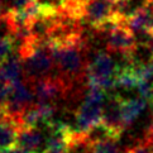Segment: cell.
Listing matches in <instances>:
<instances>
[{"label": "cell", "mask_w": 153, "mask_h": 153, "mask_svg": "<svg viewBox=\"0 0 153 153\" xmlns=\"http://www.w3.org/2000/svg\"><path fill=\"white\" fill-rule=\"evenodd\" d=\"M56 74L75 90H79L86 80L89 58V46L85 38L50 46Z\"/></svg>", "instance_id": "obj_1"}, {"label": "cell", "mask_w": 153, "mask_h": 153, "mask_svg": "<svg viewBox=\"0 0 153 153\" xmlns=\"http://www.w3.org/2000/svg\"><path fill=\"white\" fill-rule=\"evenodd\" d=\"M108 97V91L97 86L86 85V91L84 94L82 101L75 114V129L79 134L90 138L92 130L100 127L104 106H105Z\"/></svg>", "instance_id": "obj_2"}, {"label": "cell", "mask_w": 153, "mask_h": 153, "mask_svg": "<svg viewBox=\"0 0 153 153\" xmlns=\"http://www.w3.org/2000/svg\"><path fill=\"white\" fill-rule=\"evenodd\" d=\"M80 20L105 33L113 25L124 23L125 17L119 10V0H81Z\"/></svg>", "instance_id": "obj_3"}, {"label": "cell", "mask_w": 153, "mask_h": 153, "mask_svg": "<svg viewBox=\"0 0 153 153\" xmlns=\"http://www.w3.org/2000/svg\"><path fill=\"white\" fill-rule=\"evenodd\" d=\"M22 61H23L24 81L28 84L52 76L53 71L56 70L52 51L46 41L38 42L34 50Z\"/></svg>", "instance_id": "obj_4"}, {"label": "cell", "mask_w": 153, "mask_h": 153, "mask_svg": "<svg viewBox=\"0 0 153 153\" xmlns=\"http://www.w3.org/2000/svg\"><path fill=\"white\" fill-rule=\"evenodd\" d=\"M119 66L105 51H97L87 66L86 85L97 86L102 90L115 89V76Z\"/></svg>", "instance_id": "obj_5"}, {"label": "cell", "mask_w": 153, "mask_h": 153, "mask_svg": "<svg viewBox=\"0 0 153 153\" xmlns=\"http://www.w3.org/2000/svg\"><path fill=\"white\" fill-rule=\"evenodd\" d=\"M36 104H54L59 100H68L77 90L72 89L57 74L37 80L29 84Z\"/></svg>", "instance_id": "obj_6"}, {"label": "cell", "mask_w": 153, "mask_h": 153, "mask_svg": "<svg viewBox=\"0 0 153 153\" xmlns=\"http://www.w3.org/2000/svg\"><path fill=\"white\" fill-rule=\"evenodd\" d=\"M105 45L108 52L119 53L124 58H132L138 51V41L135 34L125 23L113 25L105 32Z\"/></svg>", "instance_id": "obj_7"}, {"label": "cell", "mask_w": 153, "mask_h": 153, "mask_svg": "<svg viewBox=\"0 0 153 153\" xmlns=\"http://www.w3.org/2000/svg\"><path fill=\"white\" fill-rule=\"evenodd\" d=\"M122 100L123 97L118 94L109 95L102 111L100 128L104 135L114 140H119L125 130L122 115Z\"/></svg>", "instance_id": "obj_8"}, {"label": "cell", "mask_w": 153, "mask_h": 153, "mask_svg": "<svg viewBox=\"0 0 153 153\" xmlns=\"http://www.w3.org/2000/svg\"><path fill=\"white\" fill-rule=\"evenodd\" d=\"M124 23L134 34L140 33L153 38V7L143 3L125 18Z\"/></svg>", "instance_id": "obj_9"}, {"label": "cell", "mask_w": 153, "mask_h": 153, "mask_svg": "<svg viewBox=\"0 0 153 153\" xmlns=\"http://www.w3.org/2000/svg\"><path fill=\"white\" fill-rule=\"evenodd\" d=\"M20 125L12 117L5 115L0 122V153H5L14 149L18 144Z\"/></svg>", "instance_id": "obj_10"}, {"label": "cell", "mask_w": 153, "mask_h": 153, "mask_svg": "<svg viewBox=\"0 0 153 153\" xmlns=\"http://www.w3.org/2000/svg\"><path fill=\"white\" fill-rule=\"evenodd\" d=\"M47 137L39 128H23L19 133V148L29 153H46Z\"/></svg>", "instance_id": "obj_11"}, {"label": "cell", "mask_w": 153, "mask_h": 153, "mask_svg": "<svg viewBox=\"0 0 153 153\" xmlns=\"http://www.w3.org/2000/svg\"><path fill=\"white\" fill-rule=\"evenodd\" d=\"M147 101L142 97H135V99H124L122 100V115L123 123L125 129L130 128L133 125L142 111L146 109Z\"/></svg>", "instance_id": "obj_12"}, {"label": "cell", "mask_w": 153, "mask_h": 153, "mask_svg": "<svg viewBox=\"0 0 153 153\" xmlns=\"http://www.w3.org/2000/svg\"><path fill=\"white\" fill-rule=\"evenodd\" d=\"M22 76H24L23 61L19 56L10 57L7 62L0 65V81L1 82L14 84L20 81Z\"/></svg>", "instance_id": "obj_13"}, {"label": "cell", "mask_w": 153, "mask_h": 153, "mask_svg": "<svg viewBox=\"0 0 153 153\" xmlns=\"http://www.w3.org/2000/svg\"><path fill=\"white\" fill-rule=\"evenodd\" d=\"M85 153H119V148L117 140L108 138L106 135L96 139H91L90 137L85 147Z\"/></svg>", "instance_id": "obj_14"}, {"label": "cell", "mask_w": 153, "mask_h": 153, "mask_svg": "<svg viewBox=\"0 0 153 153\" xmlns=\"http://www.w3.org/2000/svg\"><path fill=\"white\" fill-rule=\"evenodd\" d=\"M14 46L15 39L12 34L0 36V65L7 62L10 57H13Z\"/></svg>", "instance_id": "obj_15"}, {"label": "cell", "mask_w": 153, "mask_h": 153, "mask_svg": "<svg viewBox=\"0 0 153 153\" xmlns=\"http://www.w3.org/2000/svg\"><path fill=\"white\" fill-rule=\"evenodd\" d=\"M39 1L41 0H10V5L8 10H12V12L15 13H22Z\"/></svg>", "instance_id": "obj_16"}, {"label": "cell", "mask_w": 153, "mask_h": 153, "mask_svg": "<svg viewBox=\"0 0 153 153\" xmlns=\"http://www.w3.org/2000/svg\"><path fill=\"white\" fill-rule=\"evenodd\" d=\"M124 153H153V149L142 139L140 142H137L134 146L129 147Z\"/></svg>", "instance_id": "obj_17"}, {"label": "cell", "mask_w": 153, "mask_h": 153, "mask_svg": "<svg viewBox=\"0 0 153 153\" xmlns=\"http://www.w3.org/2000/svg\"><path fill=\"white\" fill-rule=\"evenodd\" d=\"M5 153H29V152H27V151L22 149V148H14V149L8 151V152H5Z\"/></svg>", "instance_id": "obj_18"}, {"label": "cell", "mask_w": 153, "mask_h": 153, "mask_svg": "<svg viewBox=\"0 0 153 153\" xmlns=\"http://www.w3.org/2000/svg\"><path fill=\"white\" fill-rule=\"evenodd\" d=\"M151 62L153 63V51H152V56H151Z\"/></svg>", "instance_id": "obj_19"}, {"label": "cell", "mask_w": 153, "mask_h": 153, "mask_svg": "<svg viewBox=\"0 0 153 153\" xmlns=\"http://www.w3.org/2000/svg\"><path fill=\"white\" fill-rule=\"evenodd\" d=\"M119 1H123V3H127V1H129V0H119Z\"/></svg>", "instance_id": "obj_20"}]
</instances>
